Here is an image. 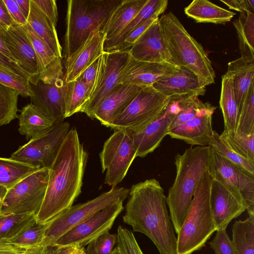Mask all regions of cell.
<instances>
[{"label": "cell", "instance_id": "obj_21", "mask_svg": "<svg viewBox=\"0 0 254 254\" xmlns=\"http://www.w3.org/2000/svg\"><path fill=\"white\" fill-rule=\"evenodd\" d=\"M210 203L216 231L226 228L233 219L246 210L241 202L214 179L211 187Z\"/></svg>", "mask_w": 254, "mask_h": 254}, {"label": "cell", "instance_id": "obj_11", "mask_svg": "<svg viewBox=\"0 0 254 254\" xmlns=\"http://www.w3.org/2000/svg\"><path fill=\"white\" fill-rule=\"evenodd\" d=\"M70 129L67 122L56 124L45 134L30 139L11 155V159L49 169Z\"/></svg>", "mask_w": 254, "mask_h": 254}, {"label": "cell", "instance_id": "obj_50", "mask_svg": "<svg viewBox=\"0 0 254 254\" xmlns=\"http://www.w3.org/2000/svg\"><path fill=\"white\" fill-rule=\"evenodd\" d=\"M0 70L14 73L28 79L31 84L34 80L32 76L22 68L16 62L0 52Z\"/></svg>", "mask_w": 254, "mask_h": 254}, {"label": "cell", "instance_id": "obj_6", "mask_svg": "<svg viewBox=\"0 0 254 254\" xmlns=\"http://www.w3.org/2000/svg\"><path fill=\"white\" fill-rule=\"evenodd\" d=\"M213 178L210 171L201 178L182 227L177 234V254H191L201 249L216 231L210 196Z\"/></svg>", "mask_w": 254, "mask_h": 254}, {"label": "cell", "instance_id": "obj_28", "mask_svg": "<svg viewBox=\"0 0 254 254\" xmlns=\"http://www.w3.org/2000/svg\"><path fill=\"white\" fill-rule=\"evenodd\" d=\"M147 0H123L114 11L102 29L104 44L115 38L136 16Z\"/></svg>", "mask_w": 254, "mask_h": 254}, {"label": "cell", "instance_id": "obj_62", "mask_svg": "<svg viewBox=\"0 0 254 254\" xmlns=\"http://www.w3.org/2000/svg\"><path fill=\"white\" fill-rule=\"evenodd\" d=\"M2 199H3V198L0 199V215H1L0 214V210H1V206H2Z\"/></svg>", "mask_w": 254, "mask_h": 254}, {"label": "cell", "instance_id": "obj_56", "mask_svg": "<svg viewBox=\"0 0 254 254\" xmlns=\"http://www.w3.org/2000/svg\"><path fill=\"white\" fill-rule=\"evenodd\" d=\"M0 22L4 26H9L14 23L3 0H0Z\"/></svg>", "mask_w": 254, "mask_h": 254}, {"label": "cell", "instance_id": "obj_2", "mask_svg": "<svg viewBox=\"0 0 254 254\" xmlns=\"http://www.w3.org/2000/svg\"><path fill=\"white\" fill-rule=\"evenodd\" d=\"M128 196L124 222L147 236L159 254H177V239L159 182L151 179L133 185Z\"/></svg>", "mask_w": 254, "mask_h": 254}, {"label": "cell", "instance_id": "obj_24", "mask_svg": "<svg viewBox=\"0 0 254 254\" xmlns=\"http://www.w3.org/2000/svg\"><path fill=\"white\" fill-rule=\"evenodd\" d=\"M24 25L37 57L39 70L38 80L51 82L64 76L62 58L54 53L27 22Z\"/></svg>", "mask_w": 254, "mask_h": 254}, {"label": "cell", "instance_id": "obj_14", "mask_svg": "<svg viewBox=\"0 0 254 254\" xmlns=\"http://www.w3.org/2000/svg\"><path fill=\"white\" fill-rule=\"evenodd\" d=\"M123 204V202H120L106 207L71 229L53 245L84 247L100 235L109 231L115 219L124 208Z\"/></svg>", "mask_w": 254, "mask_h": 254}, {"label": "cell", "instance_id": "obj_29", "mask_svg": "<svg viewBox=\"0 0 254 254\" xmlns=\"http://www.w3.org/2000/svg\"><path fill=\"white\" fill-rule=\"evenodd\" d=\"M185 14L196 22L225 24L236 13L207 0H193L184 9Z\"/></svg>", "mask_w": 254, "mask_h": 254}, {"label": "cell", "instance_id": "obj_5", "mask_svg": "<svg viewBox=\"0 0 254 254\" xmlns=\"http://www.w3.org/2000/svg\"><path fill=\"white\" fill-rule=\"evenodd\" d=\"M123 0H68L64 56L67 61L91 33L102 30Z\"/></svg>", "mask_w": 254, "mask_h": 254}, {"label": "cell", "instance_id": "obj_3", "mask_svg": "<svg viewBox=\"0 0 254 254\" xmlns=\"http://www.w3.org/2000/svg\"><path fill=\"white\" fill-rule=\"evenodd\" d=\"M176 176L169 190L166 203L175 231H180L194 192L203 174L212 169V150L209 146L187 149L175 157Z\"/></svg>", "mask_w": 254, "mask_h": 254}, {"label": "cell", "instance_id": "obj_30", "mask_svg": "<svg viewBox=\"0 0 254 254\" xmlns=\"http://www.w3.org/2000/svg\"><path fill=\"white\" fill-rule=\"evenodd\" d=\"M27 22L34 32L58 57L62 58L63 48L60 43L57 30L47 17L30 0V9Z\"/></svg>", "mask_w": 254, "mask_h": 254}, {"label": "cell", "instance_id": "obj_38", "mask_svg": "<svg viewBox=\"0 0 254 254\" xmlns=\"http://www.w3.org/2000/svg\"><path fill=\"white\" fill-rule=\"evenodd\" d=\"M33 213L0 215V241H7L36 221Z\"/></svg>", "mask_w": 254, "mask_h": 254}, {"label": "cell", "instance_id": "obj_33", "mask_svg": "<svg viewBox=\"0 0 254 254\" xmlns=\"http://www.w3.org/2000/svg\"><path fill=\"white\" fill-rule=\"evenodd\" d=\"M231 241L237 254H254V214L235 221Z\"/></svg>", "mask_w": 254, "mask_h": 254}, {"label": "cell", "instance_id": "obj_46", "mask_svg": "<svg viewBox=\"0 0 254 254\" xmlns=\"http://www.w3.org/2000/svg\"><path fill=\"white\" fill-rule=\"evenodd\" d=\"M117 242V234H112L107 231L87 245L85 252L87 254H110Z\"/></svg>", "mask_w": 254, "mask_h": 254}, {"label": "cell", "instance_id": "obj_18", "mask_svg": "<svg viewBox=\"0 0 254 254\" xmlns=\"http://www.w3.org/2000/svg\"><path fill=\"white\" fill-rule=\"evenodd\" d=\"M179 66L167 63L140 61L129 55L120 73L118 84H133L141 87L152 86L173 73Z\"/></svg>", "mask_w": 254, "mask_h": 254}, {"label": "cell", "instance_id": "obj_15", "mask_svg": "<svg viewBox=\"0 0 254 254\" xmlns=\"http://www.w3.org/2000/svg\"><path fill=\"white\" fill-rule=\"evenodd\" d=\"M0 38L15 62L32 76L35 84L39 77V64L25 25L14 23L0 27Z\"/></svg>", "mask_w": 254, "mask_h": 254}, {"label": "cell", "instance_id": "obj_47", "mask_svg": "<svg viewBox=\"0 0 254 254\" xmlns=\"http://www.w3.org/2000/svg\"><path fill=\"white\" fill-rule=\"evenodd\" d=\"M215 254H237L226 232V228L216 231L214 238L209 243Z\"/></svg>", "mask_w": 254, "mask_h": 254}, {"label": "cell", "instance_id": "obj_1", "mask_svg": "<svg viewBox=\"0 0 254 254\" xmlns=\"http://www.w3.org/2000/svg\"><path fill=\"white\" fill-rule=\"evenodd\" d=\"M88 154L75 128L69 129L51 167L46 194L36 216L48 222L72 205L81 192Z\"/></svg>", "mask_w": 254, "mask_h": 254}, {"label": "cell", "instance_id": "obj_39", "mask_svg": "<svg viewBox=\"0 0 254 254\" xmlns=\"http://www.w3.org/2000/svg\"><path fill=\"white\" fill-rule=\"evenodd\" d=\"M208 146L226 159L240 168L254 175V162L250 161L234 150L228 142L215 130Z\"/></svg>", "mask_w": 254, "mask_h": 254}, {"label": "cell", "instance_id": "obj_10", "mask_svg": "<svg viewBox=\"0 0 254 254\" xmlns=\"http://www.w3.org/2000/svg\"><path fill=\"white\" fill-rule=\"evenodd\" d=\"M114 133L105 142L100 153L102 172L106 171L105 183L115 188L126 176L136 157L132 133L114 129Z\"/></svg>", "mask_w": 254, "mask_h": 254}, {"label": "cell", "instance_id": "obj_26", "mask_svg": "<svg viewBox=\"0 0 254 254\" xmlns=\"http://www.w3.org/2000/svg\"><path fill=\"white\" fill-rule=\"evenodd\" d=\"M226 73L233 77L234 90L239 116L248 90L254 81V58L241 57L229 62Z\"/></svg>", "mask_w": 254, "mask_h": 254}, {"label": "cell", "instance_id": "obj_54", "mask_svg": "<svg viewBox=\"0 0 254 254\" xmlns=\"http://www.w3.org/2000/svg\"><path fill=\"white\" fill-rule=\"evenodd\" d=\"M8 11L14 23L24 25L27 20L21 13L15 0H3Z\"/></svg>", "mask_w": 254, "mask_h": 254}, {"label": "cell", "instance_id": "obj_44", "mask_svg": "<svg viewBox=\"0 0 254 254\" xmlns=\"http://www.w3.org/2000/svg\"><path fill=\"white\" fill-rule=\"evenodd\" d=\"M0 83L17 91L22 97L32 95L30 81L14 73L0 70Z\"/></svg>", "mask_w": 254, "mask_h": 254}, {"label": "cell", "instance_id": "obj_57", "mask_svg": "<svg viewBox=\"0 0 254 254\" xmlns=\"http://www.w3.org/2000/svg\"><path fill=\"white\" fill-rule=\"evenodd\" d=\"M19 9L27 20L30 12V0H15Z\"/></svg>", "mask_w": 254, "mask_h": 254}, {"label": "cell", "instance_id": "obj_58", "mask_svg": "<svg viewBox=\"0 0 254 254\" xmlns=\"http://www.w3.org/2000/svg\"><path fill=\"white\" fill-rule=\"evenodd\" d=\"M0 52L8 57L9 59L12 60V61H14L12 56L11 55L10 53H9V51L6 47L5 44H4L2 40L0 38Z\"/></svg>", "mask_w": 254, "mask_h": 254}, {"label": "cell", "instance_id": "obj_43", "mask_svg": "<svg viewBox=\"0 0 254 254\" xmlns=\"http://www.w3.org/2000/svg\"><path fill=\"white\" fill-rule=\"evenodd\" d=\"M239 154L254 162V133L245 134L235 131L220 134Z\"/></svg>", "mask_w": 254, "mask_h": 254}, {"label": "cell", "instance_id": "obj_13", "mask_svg": "<svg viewBox=\"0 0 254 254\" xmlns=\"http://www.w3.org/2000/svg\"><path fill=\"white\" fill-rule=\"evenodd\" d=\"M128 51H104L98 59L96 82L83 113L92 119V114L118 84L120 73L126 64Z\"/></svg>", "mask_w": 254, "mask_h": 254}, {"label": "cell", "instance_id": "obj_23", "mask_svg": "<svg viewBox=\"0 0 254 254\" xmlns=\"http://www.w3.org/2000/svg\"><path fill=\"white\" fill-rule=\"evenodd\" d=\"M176 116L166 110L157 119L150 123L143 130L132 133L133 142L136 151V157H144L152 152L168 135L169 127Z\"/></svg>", "mask_w": 254, "mask_h": 254}, {"label": "cell", "instance_id": "obj_7", "mask_svg": "<svg viewBox=\"0 0 254 254\" xmlns=\"http://www.w3.org/2000/svg\"><path fill=\"white\" fill-rule=\"evenodd\" d=\"M130 189L115 187L95 198L83 203L71 206L53 219L44 239L39 246L53 245L65 233L90 218L106 207L123 202L128 196Z\"/></svg>", "mask_w": 254, "mask_h": 254}, {"label": "cell", "instance_id": "obj_27", "mask_svg": "<svg viewBox=\"0 0 254 254\" xmlns=\"http://www.w3.org/2000/svg\"><path fill=\"white\" fill-rule=\"evenodd\" d=\"M18 119V131L27 140L45 134L57 124L50 117L32 103L22 108Z\"/></svg>", "mask_w": 254, "mask_h": 254}, {"label": "cell", "instance_id": "obj_55", "mask_svg": "<svg viewBox=\"0 0 254 254\" xmlns=\"http://www.w3.org/2000/svg\"><path fill=\"white\" fill-rule=\"evenodd\" d=\"M25 250L6 241H0V254H24Z\"/></svg>", "mask_w": 254, "mask_h": 254}, {"label": "cell", "instance_id": "obj_35", "mask_svg": "<svg viewBox=\"0 0 254 254\" xmlns=\"http://www.w3.org/2000/svg\"><path fill=\"white\" fill-rule=\"evenodd\" d=\"M233 25L238 35L241 57L254 58V13L240 12Z\"/></svg>", "mask_w": 254, "mask_h": 254}, {"label": "cell", "instance_id": "obj_59", "mask_svg": "<svg viewBox=\"0 0 254 254\" xmlns=\"http://www.w3.org/2000/svg\"><path fill=\"white\" fill-rule=\"evenodd\" d=\"M73 254H87L84 247L77 248Z\"/></svg>", "mask_w": 254, "mask_h": 254}, {"label": "cell", "instance_id": "obj_63", "mask_svg": "<svg viewBox=\"0 0 254 254\" xmlns=\"http://www.w3.org/2000/svg\"><path fill=\"white\" fill-rule=\"evenodd\" d=\"M4 25L0 22V27L3 26Z\"/></svg>", "mask_w": 254, "mask_h": 254}, {"label": "cell", "instance_id": "obj_4", "mask_svg": "<svg viewBox=\"0 0 254 254\" xmlns=\"http://www.w3.org/2000/svg\"><path fill=\"white\" fill-rule=\"evenodd\" d=\"M159 22L166 47L177 65L188 68L209 85L215 83V73L207 53L176 16L169 12L159 18Z\"/></svg>", "mask_w": 254, "mask_h": 254}, {"label": "cell", "instance_id": "obj_34", "mask_svg": "<svg viewBox=\"0 0 254 254\" xmlns=\"http://www.w3.org/2000/svg\"><path fill=\"white\" fill-rule=\"evenodd\" d=\"M91 91L80 78L67 83L65 90V118L78 112H83Z\"/></svg>", "mask_w": 254, "mask_h": 254}, {"label": "cell", "instance_id": "obj_8", "mask_svg": "<svg viewBox=\"0 0 254 254\" xmlns=\"http://www.w3.org/2000/svg\"><path fill=\"white\" fill-rule=\"evenodd\" d=\"M170 99L153 85L143 87L127 108L113 121L110 127L132 133L140 131L163 113Z\"/></svg>", "mask_w": 254, "mask_h": 254}, {"label": "cell", "instance_id": "obj_17", "mask_svg": "<svg viewBox=\"0 0 254 254\" xmlns=\"http://www.w3.org/2000/svg\"><path fill=\"white\" fill-rule=\"evenodd\" d=\"M31 84L32 95L31 103L50 117L56 124L65 119V90L66 83L64 76L52 82H44L40 80Z\"/></svg>", "mask_w": 254, "mask_h": 254}, {"label": "cell", "instance_id": "obj_45", "mask_svg": "<svg viewBox=\"0 0 254 254\" xmlns=\"http://www.w3.org/2000/svg\"><path fill=\"white\" fill-rule=\"evenodd\" d=\"M117 235V247L120 254H143L131 231L120 226Z\"/></svg>", "mask_w": 254, "mask_h": 254}, {"label": "cell", "instance_id": "obj_52", "mask_svg": "<svg viewBox=\"0 0 254 254\" xmlns=\"http://www.w3.org/2000/svg\"><path fill=\"white\" fill-rule=\"evenodd\" d=\"M227 5L230 9L240 12H254V0H220Z\"/></svg>", "mask_w": 254, "mask_h": 254}, {"label": "cell", "instance_id": "obj_31", "mask_svg": "<svg viewBox=\"0 0 254 254\" xmlns=\"http://www.w3.org/2000/svg\"><path fill=\"white\" fill-rule=\"evenodd\" d=\"M168 2L167 0H147L141 9L120 33L115 38L104 44V51H113L133 30L152 16L163 14L167 8Z\"/></svg>", "mask_w": 254, "mask_h": 254}, {"label": "cell", "instance_id": "obj_25", "mask_svg": "<svg viewBox=\"0 0 254 254\" xmlns=\"http://www.w3.org/2000/svg\"><path fill=\"white\" fill-rule=\"evenodd\" d=\"M212 115L196 116L169 131L168 135L191 146H208L214 131L212 126Z\"/></svg>", "mask_w": 254, "mask_h": 254}, {"label": "cell", "instance_id": "obj_40", "mask_svg": "<svg viewBox=\"0 0 254 254\" xmlns=\"http://www.w3.org/2000/svg\"><path fill=\"white\" fill-rule=\"evenodd\" d=\"M52 221L45 223H38L36 221L7 242L25 250L39 246Z\"/></svg>", "mask_w": 254, "mask_h": 254}, {"label": "cell", "instance_id": "obj_41", "mask_svg": "<svg viewBox=\"0 0 254 254\" xmlns=\"http://www.w3.org/2000/svg\"><path fill=\"white\" fill-rule=\"evenodd\" d=\"M19 93L0 83V126L18 118L17 101Z\"/></svg>", "mask_w": 254, "mask_h": 254}, {"label": "cell", "instance_id": "obj_51", "mask_svg": "<svg viewBox=\"0 0 254 254\" xmlns=\"http://www.w3.org/2000/svg\"><path fill=\"white\" fill-rule=\"evenodd\" d=\"M39 9L47 17L56 27L58 19V8L55 0H32Z\"/></svg>", "mask_w": 254, "mask_h": 254}, {"label": "cell", "instance_id": "obj_32", "mask_svg": "<svg viewBox=\"0 0 254 254\" xmlns=\"http://www.w3.org/2000/svg\"><path fill=\"white\" fill-rule=\"evenodd\" d=\"M220 106L223 116L224 132L235 131L238 111L233 86V77L225 73L222 76Z\"/></svg>", "mask_w": 254, "mask_h": 254}, {"label": "cell", "instance_id": "obj_60", "mask_svg": "<svg viewBox=\"0 0 254 254\" xmlns=\"http://www.w3.org/2000/svg\"><path fill=\"white\" fill-rule=\"evenodd\" d=\"M7 190L5 188L0 186V199L3 198L4 197L7 192Z\"/></svg>", "mask_w": 254, "mask_h": 254}, {"label": "cell", "instance_id": "obj_19", "mask_svg": "<svg viewBox=\"0 0 254 254\" xmlns=\"http://www.w3.org/2000/svg\"><path fill=\"white\" fill-rule=\"evenodd\" d=\"M159 18L136 40L128 50L129 54L138 61L167 63L178 66L165 44Z\"/></svg>", "mask_w": 254, "mask_h": 254}, {"label": "cell", "instance_id": "obj_49", "mask_svg": "<svg viewBox=\"0 0 254 254\" xmlns=\"http://www.w3.org/2000/svg\"><path fill=\"white\" fill-rule=\"evenodd\" d=\"M77 247H61L56 245L38 246L26 249L24 254H73Z\"/></svg>", "mask_w": 254, "mask_h": 254}, {"label": "cell", "instance_id": "obj_22", "mask_svg": "<svg viewBox=\"0 0 254 254\" xmlns=\"http://www.w3.org/2000/svg\"><path fill=\"white\" fill-rule=\"evenodd\" d=\"M143 87L118 84L94 111L92 119L110 127L113 121L121 114L140 92Z\"/></svg>", "mask_w": 254, "mask_h": 254}, {"label": "cell", "instance_id": "obj_48", "mask_svg": "<svg viewBox=\"0 0 254 254\" xmlns=\"http://www.w3.org/2000/svg\"><path fill=\"white\" fill-rule=\"evenodd\" d=\"M159 16L158 15H155L152 16L133 30L125 40L113 51H128L131 46L141 34L159 18Z\"/></svg>", "mask_w": 254, "mask_h": 254}, {"label": "cell", "instance_id": "obj_53", "mask_svg": "<svg viewBox=\"0 0 254 254\" xmlns=\"http://www.w3.org/2000/svg\"><path fill=\"white\" fill-rule=\"evenodd\" d=\"M98 65V59L87 68L78 77L88 85L91 92L96 82Z\"/></svg>", "mask_w": 254, "mask_h": 254}, {"label": "cell", "instance_id": "obj_16", "mask_svg": "<svg viewBox=\"0 0 254 254\" xmlns=\"http://www.w3.org/2000/svg\"><path fill=\"white\" fill-rule=\"evenodd\" d=\"M209 84L188 68L179 66L172 74L153 85L170 101H180L204 95Z\"/></svg>", "mask_w": 254, "mask_h": 254}, {"label": "cell", "instance_id": "obj_37", "mask_svg": "<svg viewBox=\"0 0 254 254\" xmlns=\"http://www.w3.org/2000/svg\"><path fill=\"white\" fill-rule=\"evenodd\" d=\"M181 106V111L169 127V131L196 116L213 114L216 109V107L209 103H203L198 97H192L182 100Z\"/></svg>", "mask_w": 254, "mask_h": 254}, {"label": "cell", "instance_id": "obj_12", "mask_svg": "<svg viewBox=\"0 0 254 254\" xmlns=\"http://www.w3.org/2000/svg\"><path fill=\"white\" fill-rule=\"evenodd\" d=\"M211 150L210 173L213 179L245 205L249 215L254 214V175L231 162L212 148Z\"/></svg>", "mask_w": 254, "mask_h": 254}, {"label": "cell", "instance_id": "obj_42", "mask_svg": "<svg viewBox=\"0 0 254 254\" xmlns=\"http://www.w3.org/2000/svg\"><path fill=\"white\" fill-rule=\"evenodd\" d=\"M253 82L247 93L239 114L235 132L245 134L254 133V87Z\"/></svg>", "mask_w": 254, "mask_h": 254}, {"label": "cell", "instance_id": "obj_9", "mask_svg": "<svg viewBox=\"0 0 254 254\" xmlns=\"http://www.w3.org/2000/svg\"><path fill=\"white\" fill-rule=\"evenodd\" d=\"M49 170L41 168L7 190L0 214L38 213L46 194Z\"/></svg>", "mask_w": 254, "mask_h": 254}, {"label": "cell", "instance_id": "obj_61", "mask_svg": "<svg viewBox=\"0 0 254 254\" xmlns=\"http://www.w3.org/2000/svg\"><path fill=\"white\" fill-rule=\"evenodd\" d=\"M110 254H120L117 247L114 249Z\"/></svg>", "mask_w": 254, "mask_h": 254}, {"label": "cell", "instance_id": "obj_36", "mask_svg": "<svg viewBox=\"0 0 254 254\" xmlns=\"http://www.w3.org/2000/svg\"><path fill=\"white\" fill-rule=\"evenodd\" d=\"M39 169L10 158L0 157V186L8 190Z\"/></svg>", "mask_w": 254, "mask_h": 254}, {"label": "cell", "instance_id": "obj_20", "mask_svg": "<svg viewBox=\"0 0 254 254\" xmlns=\"http://www.w3.org/2000/svg\"><path fill=\"white\" fill-rule=\"evenodd\" d=\"M105 38L100 29L93 31L84 44L66 61L64 80L67 83L77 79L104 51Z\"/></svg>", "mask_w": 254, "mask_h": 254}]
</instances>
